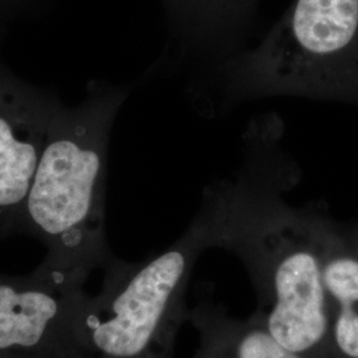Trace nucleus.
<instances>
[{"label": "nucleus", "instance_id": "nucleus-7", "mask_svg": "<svg viewBox=\"0 0 358 358\" xmlns=\"http://www.w3.org/2000/svg\"><path fill=\"white\" fill-rule=\"evenodd\" d=\"M324 282L329 304L327 358H358V247L321 215Z\"/></svg>", "mask_w": 358, "mask_h": 358}, {"label": "nucleus", "instance_id": "nucleus-9", "mask_svg": "<svg viewBox=\"0 0 358 358\" xmlns=\"http://www.w3.org/2000/svg\"><path fill=\"white\" fill-rule=\"evenodd\" d=\"M187 321L198 332L194 358H303L271 333L259 310L235 319L222 306L201 301L189 309Z\"/></svg>", "mask_w": 358, "mask_h": 358}, {"label": "nucleus", "instance_id": "nucleus-2", "mask_svg": "<svg viewBox=\"0 0 358 358\" xmlns=\"http://www.w3.org/2000/svg\"><path fill=\"white\" fill-rule=\"evenodd\" d=\"M130 90L93 80L81 103L60 108L28 192L24 234L45 245L40 266L80 285L113 256L106 241L108 153Z\"/></svg>", "mask_w": 358, "mask_h": 358}, {"label": "nucleus", "instance_id": "nucleus-4", "mask_svg": "<svg viewBox=\"0 0 358 358\" xmlns=\"http://www.w3.org/2000/svg\"><path fill=\"white\" fill-rule=\"evenodd\" d=\"M207 248L192 222L165 251L141 262L112 256L103 285L88 294L80 325L84 358H176V340L187 321V287Z\"/></svg>", "mask_w": 358, "mask_h": 358}, {"label": "nucleus", "instance_id": "nucleus-10", "mask_svg": "<svg viewBox=\"0 0 358 358\" xmlns=\"http://www.w3.org/2000/svg\"><path fill=\"white\" fill-rule=\"evenodd\" d=\"M349 234H350V236H352V239H353V242L358 247V224L353 229V230L349 231Z\"/></svg>", "mask_w": 358, "mask_h": 358}, {"label": "nucleus", "instance_id": "nucleus-11", "mask_svg": "<svg viewBox=\"0 0 358 358\" xmlns=\"http://www.w3.org/2000/svg\"><path fill=\"white\" fill-rule=\"evenodd\" d=\"M0 358H13V357H3V356H0Z\"/></svg>", "mask_w": 358, "mask_h": 358}, {"label": "nucleus", "instance_id": "nucleus-5", "mask_svg": "<svg viewBox=\"0 0 358 358\" xmlns=\"http://www.w3.org/2000/svg\"><path fill=\"white\" fill-rule=\"evenodd\" d=\"M83 287L43 266L23 276L0 273V356L83 357Z\"/></svg>", "mask_w": 358, "mask_h": 358}, {"label": "nucleus", "instance_id": "nucleus-8", "mask_svg": "<svg viewBox=\"0 0 358 358\" xmlns=\"http://www.w3.org/2000/svg\"><path fill=\"white\" fill-rule=\"evenodd\" d=\"M174 32L194 51L230 57L254 23L260 0H164Z\"/></svg>", "mask_w": 358, "mask_h": 358}, {"label": "nucleus", "instance_id": "nucleus-1", "mask_svg": "<svg viewBox=\"0 0 358 358\" xmlns=\"http://www.w3.org/2000/svg\"><path fill=\"white\" fill-rule=\"evenodd\" d=\"M266 128L263 121L248 131L243 167L235 179L206 187L192 222L208 250L222 248L243 263L257 296L256 310L282 345L303 358H327L321 214L285 202L299 174L278 150L282 131L275 128L268 141Z\"/></svg>", "mask_w": 358, "mask_h": 358}, {"label": "nucleus", "instance_id": "nucleus-3", "mask_svg": "<svg viewBox=\"0 0 358 358\" xmlns=\"http://www.w3.org/2000/svg\"><path fill=\"white\" fill-rule=\"evenodd\" d=\"M231 100L299 96L358 103V0H294L255 48L220 65Z\"/></svg>", "mask_w": 358, "mask_h": 358}, {"label": "nucleus", "instance_id": "nucleus-6", "mask_svg": "<svg viewBox=\"0 0 358 358\" xmlns=\"http://www.w3.org/2000/svg\"><path fill=\"white\" fill-rule=\"evenodd\" d=\"M64 103L0 57V239L24 234L28 192L52 122Z\"/></svg>", "mask_w": 358, "mask_h": 358}, {"label": "nucleus", "instance_id": "nucleus-12", "mask_svg": "<svg viewBox=\"0 0 358 358\" xmlns=\"http://www.w3.org/2000/svg\"><path fill=\"white\" fill-rule=\"evenodd\" d=\"M81 358H83V357H81Z\"/></svg>", "mask_w": 358, "mask_h": 358}]
</instances>
